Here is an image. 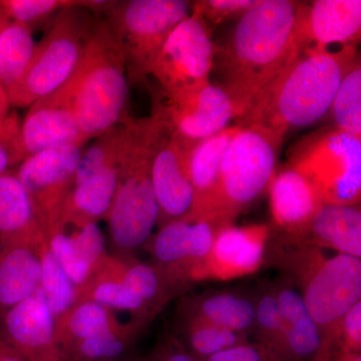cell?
<instances>
[{
	"label": "cell",
	"instance_id": "3957f363",
	"mask_svg": "<svg viewBox=\"0 0 361 361\" xmlns=\"http://www.w3.org/2000/svg\"><path fill=\"white\" fill-rule=\"evenodd\" d=\"M66 84L87 142L129 116L130 82L127 66L104 18L97 16L82 58Z\"/></svg>",
	"mask_w": 361,
	"mask_h": 361
},
{
	"label": "cell",
	"instance_id": "bcb514c9",
	"mask_svg": "<svg viewBox=\"0 0 361 361\" xmlns=\"http://www.w3.org/2000/svg\"><path fill=\"white\" fill-rule=\"evenodd\" d=\"M11 109L6 92L0 87V118L8 115L11 113Z\"/></svg>",
	"mask_w": 361,
	"mask_h": 361
},
{
	"label": "cell",
	"instance_id": "5bb4252c",
	"mask_svg": "<svg viewBox=\"0 0 361 361\" xmlns=\"http://www.w3.org/2000/svg\"><path fill=\"white\" fill-rule=\"evenodd\" d=\"M270 230L265 225H226L216 235L208 257L192 271L194 277L231 280L253 274L264 261Z\"/></svg>",
	"mask_w": 361,
	"mask_h": 361
},
{
	"label": "cell",
	"instance_id": "74e56055",
	"mask_svg": "<svg viewBox=\"0 0 361 361\" xmlns=\"http://www.w3.org/2000/svg\"><path fill=\"white\" fill-rule=\"evenodd\" d=\"M125 348V342L111 330H108L80 341L78 353L82 360L87 361L111 360L122 355Z\"/></svg>",
	"mask_w": 361,
	"mask_h": 361
},
{
	"label": "cell",
	"instance_id": "603a6c76",
	"mask_svg": "<svg viewBox=\"0 0 361 361\" xmlns=\"http://www.w3.org/2000/svg\"><path fill=\"white\" fill-rule=\"evenodd\" d=\"M42 263L23 247H7L0 252V306H11L37 291Z\"/></svg>",
	"mask_w": 361,
	"mask_h": 361
},
{
	"label": "cell",
	"instance_id": "ac0fdd59",
	"mask_svg": "<svg viewBox=\"0 0 361 361\" xmlns=\"http://www.w3.org/2000/svg\"><path fill=\"white\" fill-rule=\"evenodd\" d=\"M268 190L273 222L290 236L300 234L323 205L310 180L286 165L276 171Z\"/></svg>",
	"mask_w": 361,
	"mask_h": 361
},
{
	"label": "cell",
	"instance_id": "5b68a950",
	"mask_svg": "<svg viewBox=\"0 0 361 361\" xmlns=\"http://www.w3.org/2000/svg\"><path fill=\"white\" fill-rule=\"evenodd\" d=\"M97 16L75 1L52 18L23 77L6 92L11 108L28 109L70 80Z\"/></svg>",
	"mask_w": 361,
	"mask_h": 361
},
{
	"label": "cell",
	"instance_id": "4316f807",
	"mask_svg": "<svg viewBox=\"0 0 361 361\" xmlns=\"http://www.w3.org/2000/svg\"><path fill=\"white\" fill-rule=\"evenodd\" d=\"M35 206L13 172L0 175V239L16 243L18 237L27 232L35 223Z\"/></svg>",
	"mask_w": 361,
	"mask_h": 361
},
{
	"label": "cell",
	"instance_id": "d590c367",
	"mask_svg": "<svg viewBox=\"0 0 361 361\" xmlns=\"http://www.w3.org/2000/svg\"><path fill=\"white\" fill-rule=\"evenodd\" d=\"M51 253L73 284L85 281L90 266L78 255L71 236L58 233L51 239Z\"/></svg>",
	"mask_w": 361,
	"mask_h": 361
},
{
	"label": "cell",
	"instance_id": "e0dca14e",
	"mask_svg": "<svg viewBox=\"0 0 361 361\" xmlns=\"http://www.w3.org/2000/svg\"><path fill=\"white\" fill-rule=\"evenodd\" d=\"M229 224L233 223L216 214L191 212L163 226L154 243V254L168 264L190 261L193 271L208 257L217 233Z\"/></svg>",
	"mask_w": 361,
	"mask_h": 361
},
{
	"label": "cell",
	"instance_id": "9a60e30c",
	"mask_svg": "<svg viewBox=\"0 0 361 361\" xmlns=\"http://www.w3.org/2000/svg\"><path fill=\"white\" fill-rule=\"evenodd\" d=\"M84 147L66 146L44 149L26 157L16 174L35 206L56 212L63 206L68 186L73 185Z\"/></svg>",
	"mask_w": 361,
	"mask_h": 361
},
{
	"label": "cell",
	"instance_id": "277c9868",
	"mask_svg": "<svg viewBox=\"0 0 361 361\" xmlns=\"http://www.w3.org/2000/svg\"><path fill=\"white\" fill-rule=\"evenodd\" d=\"M158 116L137 118V130L118 174L110 212L111 238L123 248L142 245L159 221V206L152 180L157 149L168 132Z\"/></svg>",
	"mask_w": 361,
	"mask_h": 361
},
{
	"label": "cell",
	"instance_id": "484cf974",
	"mask_svg": "<svg viewBox=\"0 0 361 361\" xmlns=\"http://www.w3.org/2000/svg\"><path fill=\"white\" fill-rule=\"evenodd\" d=\"M122 163L102 169L73 186L70 197L63 204L66 212L89 220L109 214L115 198Z\"/></svg>",
	"mask_w": 361,
	"mask_h": 361
},
{
	"label": "cell",
	"instance_id": "f1b7e54d",
	"mask_svg": "<svg viewBox=\"0 0 361 361\" xmlns=\"http://www.w3.org/2000/svg\"><path fill=\"white\" fill-rule=\"evenodd\" d=\"M327 116L331 118L330 126L361 137L360 58L344 75Z\"/></svg>",
	"mask_w": 361,
	"mask_h": 361
},
{
	"label": "cell",
	"instance_id": "8d00e7d4",
	"mask_svg": "<svg viewBox=\"0 0 361 361\" xmlns=\"http://www.w3.org/2000/svg\"><path fill=\"white\" fill-rule=\"evenodd\" d=\"M70 327L71 334L80 341L111 330L104 306L97 302L85 303L78 307L71 316Z\"/></svg>",
	"mask_w": 361,
	"mask_h": 361
},
{
	"label": "cell",
	"instance_id": "f6af8a7d",
	"mask_svg": "<svg viewBox=\"0 0 361 361\" xmlns=\"http://www.w3.org/2000/svg\"><path fill=\"white\" fill-rule=\"evenodd\" d=\"M334 355V348L329 343L323 342L322 348L318 351L317 355L315 356L312 361H331L332 356Z\"/></svg>",
	"mask_w": 361,
	"mask_h": 361
},
{
	"label": "cell",
	"instance_id": "c3c4849f",
	"mask_svg": "<svg viewBox=\"0 0 361 361\" xmlns=\"http://www.w3.org/2000/svg\"><path fill=\"white\" fill-rule=\"evenodd\" d=\"M0 361H23L18 355H11L6 351H0Z\"/></svg>",
	"mask_w": 361,
	"mask_h": 361
},
{
	"label": "cell",
	"instance_id": "b9f144b4",
	"mask_svg": "<svg viewBox=\"0 0 361 361\" xmlns=\"http://www.w3.org/2000/svg\"><path fill=\"white\" fill-rule=\"evenodd\" d=\"M122 283L142 301L153 298L159 289L157 273L151 266L147 264H137L130 268Z\"/></svg>",
	"mask_w": 361,
	"mask_h": 361
},
{
	"label": "cell",
	"instance_id": "d6986e66",
	"mask_svg": "<svg viewBox=\"0 0 361 361\" xmlns=\"http://www.w3.org/2000/svg\"><path fill=\"white\" fill-rule=\"evenodd\" d=\"M240 126L231 125L217 134L186 147L188 173L195 192L192 212L216 214L221 165L226 149Z\"/></svg>",
	"mask_w": 361,
	"mask_h": 361
},
{
	"label": "cell",
	"instance_id": "ab89813d",
	"mask_svg": "<svg viewBox=\"0 0 361 361\" xmlns=\"http://www.w3.org/2000/svg\"><path fill=\"white\" fill-rule=\"evenodd\" d=\"M78 255L92 267L103 253L104 238L96 222L87 219L75 236H71Z\"/></svg>",
	"mask_w": 361,
	"mask_h": 361
},
{
	"label": "cell",
	"instance_id": "ba28073f",
	"mask_svg": "<svg viewBox=\"0 0 361 361\" xmlns=\"http://www.w3.org/2000/svg\"><path fill=\"white\" fill-rule=\"evenodd\" d=\"M191 13L186 0L113 1L104 18L122 49L130 82L147 80L169 35Z\"/></svg>",
	"mask_w": 361,
	"mask_h": 361
},
{
	"label": "cell",
	"instance_id": "8992f818",
	"mask_svg": "<svg viewBox=\"0 0 361 361\" xmlns=\"http://www.w3.org/2000/svg\"><path fill=\"white\" fill-rule=\"evenodd\" d=\"M286 166L310 180L323 204L360 205L361 137L322 128L292 147Z\"/></svg>",
	"mask_w": 361,
	"mask_h": 361
},
{
	"label": "cell",
	"instance_id": "6da1fadb",
	"mask_svg": "<svg viewBox=\"0 0 361 361\" xmlns=\"http://www.w3.org/2000/svg\"><path fill=\"white\" fill-rule=\"evenodd\" d=\"M360 59L357 47L308 51L294 56L258 90L236 118V125L257 126L285 137L329 115L342 80Z\"/></svg>",
	"mask_w": 361,
	"mask_h": 361
},
{
	"label": "cell",
	"instance_id": "f546056e",
	"mask_svg": "<svg viewBox=\"0 0 361 361\" xmlns=\"http://www.w3.org/2000/svg\"><path fill=\"white\" fill-rule=\"evenodd\" d=\"M253 331L257 343L278 360L283 361L286 323L273 288L265 290L256 299Z\"/></svg>",
	"mask_w": 361,
	"mask_h": 361
},
{
	"label": "cell",
	"instance_id": "d6a6232c",
	"mask_svg": "<svg viewBox=\"0 0 361 361\" xmlns=\"http://www.w3.org/2000/svg\"><path fill=\"white\" fill-rule=\"evenodd\" d=\"M75 4L73 0H0V9L11 23L33 30Z\"/></svg>",
	"mask_w": 361,
	"mask_h": 361
},
{
	"label": "cell",
	"instance_id": "9c48e42d",
	"mask_svg": "<svg viewBox=\"0 0 361 361\" xmlns=\"http://www.w3.org/2000/svg\"><path fill=\"white\" fill-rule=\"evenodd\" d=\"M216 44L212 30L192 11L176 26L149 70L161 90L168 94L191 89L210 80Z\"/></svg>",
	"mask_w": 361,
	"mask_h": 361
},
{
	"label": "cell",
	"instance_id": "ee69618b",
	"mask_svg": "<svg viewBox=\"0 0 361 361\" xmlns=\"http://www.w3.org/2000/svg\"><path fill=\"white\" fill-rule=\"evenodd\" d=\"M154 361H196L189 351L184 349L168 348L157 356Z\"/></svg>",
	"mask_w": 361,
	"mask_h": 361
},
{
	"label": "cell",
	"instance_id": "7bdbcfd3",
	"mask_svg": "<svg viewBox=\"0 0 361 361\" xmlns=\"http://www.w3.org/2000/svg\"><path fill=\"white\" fill-rule=\"evenodd\" d=\"M196 361H279L263 346L255 342H246L234 348L226 349L210 357Z\"/></svg>",
	"mask_w": 361,
	"mask_h": 361
},
{
	"label": "cell",
	"instance_id": "7dc6e473",
	"mask_svg": "<svg viewBox=\"0 0 361 361\" xmlns=\"http://www.w3.org/2000/svg\"><path fill=\"white\" fill-rule=\"evenodd\" d=\"M331 361H361L360 353H345L334 351Z\"/></svg>",
	"mask_w": 361,
	"mask_h": 361
},
{
	"label": "cell",
	"instance_id": "836d02e7",
	"mask_svg": "<svg viewBox=\"0 0 361 361\" xmlns=\"http://www.w3.org/2000/svg\"><path fill=\"white\" fill-rule=\"evenodd\" d=\"M20 125L21 121L16 111L0 118V175L13 172L25 160Z\"/></svg>",
	"mask_w": 361,
	"mask_h": 361
},
{
	"label": "cell",
	"instance_id": "4fadbf2b",
	"mask_svg": "<svg viewBox=\"0 0 361 361\" xmlns=\"http://www.w3.org/2000/svg\"><path fill=\"white\" fill-rule=\"evenodd\" d=\"M20 139L25 158L44 149L85 147L87 142L80 129L66 82L28 108L21 122Z\"/></svg>",
	"mask_w": 361,
	"mask_h": 361
},
{
	"label": "cell",
	"instance_id": "7402d4cb",
	"mask_svg": "<svg viewBox=\"0 0 361 361\" xmlns=\"http://www.w3.org/2000/svg\"><path fill=\"white\" fill-rule=\"evenodd\" d=\"M7 336L28 356L42 355L54 336L52 312L39 288L25 300L11 306L4 317Z\"/></svg>",
	"mask_w": 361,
	"mask_h": 361
},
{
	"label": "cell",
	"instance_id": "1f68e13d",
	"mask_svg": "<svg viewBox=\"0 0 361 361\" xmlns=\"http://www.w3.org/2000/svg\"><path fill=\"white\" fill-rule=\"evenodd\" d=\"M42 294L52 313H61L68 310L75 298L73 281L59 264L51 252H47L42 262Z\"/></svg>",
	"mask_w": 361,
	"mask_h": 361
},
{
	"label": "cell",
	"instance_id": "7c38bea8",
	"mask_svg": "<svg viewBox=\"0 0 361 361\" xmlns=\"http://www.w3.org/2000/svg\"><path fill=\"white\" fill-rule=\"evenodd\" d=\"M360 32V0L301 1L292 51L298 56L308 49L330 51L331 45H339V49L357 47Z\"/></svg>",
	"mask_w": 361,
	"mask_h": 361
},
{
	"label": "cell",
	"instance_id": "ffe728a7",
	"mask_svg": "<svg viewBox=\"0 0 361 361\" xmlns=\"http://www.w3.org/2000/svg\"><path fill=\"white\" fill-rule=\"evenodd\" d=\"M292 238L338 254L361 257L360 205L323 204L303 231Z\"/></svg>",
	"mask_w": 361,
	"mask_h": 361
},
{
	"label": "cell",
	"instance_id": "e575fe53",
	"mask_svg": "<svg viewBox=\"0 0 361 361\" xmlns=\"http://www.w3.org/2000/svg\"><path fill=\"white\" fill-rule=\"evenodd\" d=\"M255 2L256 0H198L192 1V11L211 27L238 20Z\"/></svg>",
	"mask_w": 361,
	"mask_h": 361
},
{
	"label": "cell",
	"instance_id": "83f0119b",
	"mask_svg": "<svg viewBox=\"0 0 361 361\" xmlns=\"http://www.w3.org/2000/svg\"><path fill=\"white\" fill-rule=\"evenodd\" d=\"M32 32L28 26L16 23L0 32V87L6 92L23 77L32 61L37 45Z\"/></svg>",
	"mask_w": 361,
	"mask_h": 361
},
{
	"label": "cell",
	"instance_id": "60d3db41",
	"mask_svg": "<svg viewBox=\"0 0 361 361\" xmlns=\"http://www.w3.org/2000/svg\"><path fill=\"white\" fill-rule=\"evenodd\" d=\"M94 300L102 306L118 310H135L142 307L144 301L133 293L121 282H106L101 284L94 291Z\"/></svg>",
	"mask_w": 361,
	"mask_h": 361
},
{
	"label": "cell",
	"instance_id": "4dcf8cb0",
	"mask_svg": "<svg viewBox=\"0 0 361 361\" xmlns=\"http://www.w3.org/2000/svg\"><path fill=\"white\" fill-rule=\"evenodd\" d=\"M190 355L195 360H204L216 353L249 342L247 334L204 322L198 318H191L187 334Z\"/></svg>",
	"mask_w": 361,
	"mask_h": 361
},
{
	"label": "cell",
	"instance_id": "30bf717a",
	"mask_svg": "<svg viewBox=\"0 0 361 361\" xmlns=\"http://www.w3.org/2000/svg\"><path fill=\"white\" fill-rule=\"evenodd\" d=\"M154 103L153 114L186 147L217 134L237 118L231 97L211 80L172 94L161 90Z\"/></svg>",
	"mask_w": 361,
	"mask_h": 361
},
{
	"label": "cell",
	"instance_id": "cb8c5ba5",
	"mask_svg": "<svg viewBox=\"0 0 361 361\" xmlns=\"http://www.w3.org/2000/svg\"><path fill=\"white\" fill-rule=\"evenodd\" d=\"M255 313L254 299L237 292L221 291L200 297L191 318L247 334L253 330Z\"/></svg>",
	"mask_w": 361,
	"mask_h": 361
},
{
	"label": "cell",
	"instance_id": "d4e9b609",
	"mask_svg": "<svg viewBox=\"0 0 361 361\" xmlns=\"http://www.w3.org/2000/svg\"><path fill=\"white\" fill-rule=\"evenodd\" d=\"M137 123V118L128 116L94 139L87 149H82L73 178V186L96 174L102 169L123 161L134 140Z\"/></svg>",
	"mask_w": 361,
	"mask_h": 361
},
{
	"label": "cell",
	"instance_id": "2e32d148",
	"mask_svg": "<svg viewBox=\"0 0 361 361\" xmlns=\"http://www.w3.org/2000/svg\"><path fill=\"white\" fill-rule=\"evenodd\" d=\"M152 180L159 206V220L167 222L193 211L195 192L188 173L186 147L169 129L159 145Z\"/></svg>",
	"mask_w": 361,
	"mask_h": 361
},
{
	"label": "cell",
	"instance_id": "681fc988",
	"mask_svg": "<svg viewBox=\"0 0 361 361\" xmlns=\"http://www.w3.org/2000/svg\"><path fill=\"white\" fill-rule=\"evenodd\" d=\"M11 23V21L8 20V18H6V14L2 13L1 9H0V32H1L2 30H4V27L8 23Z\"/></svg>",
	"mask_w": 361,
	"mask_h": 361
},
{
	"label": "cell",
	"instance_id": "7a4b0ae2",
	"mask_svg": "<svg viewBox=\"0 0 361 361\" xmlns=\"http://www.w3.org/2000/svg\"><path fill=\"white\" fill-rule=\"evenodd\" d=\"M301 1L256 0L222 44H216L213 71L231 97L237 118L252 97L295 54L292 35Z\"/></svg>",
	"mask_w": 361,
	"mask_h": 361
},
{
	"label": "cell",
	"instance_id": "52a82bcc",
	"mask_svg": "<svg viewBox=\"0 0 361 361\" xmlns=\"http://www.w3.org/2000/svg\"><path fill=\"white\" fill-rule=\"evenodd\" d=\"M283 142V137L257 126L240 127L221 165L218 215L233 223L268 190Z\"/></svg>",
	"mask_w": 361,
	"mask_h": 361
},
{
	"label": "cell",
	"instance_id": "f35d334b",
	"mask_svg": "<svg viewBox=\"0 0 361 361\" xmlns=\"http://www.w3.org/2000/svg\"><path fill=\"white\" fill-rule=\"evenodd\" d=\"M339 353H360L361 301L351 307L341 318L336 336Z\"/></svg>",
	"mask_w": 361,
	"mask_h": 361
},
{
	"label": "cell",
	"instance_id": "44dd1931",
	"mask_svg": "<svg viewBox=\"0 0 361 361\" xmlns=\"http://www.w3.org/2000/svg\"><path fill=\"white\" fill-rule=\"evenodd\" d=\"M286 323L283 361H312L322 345V334L304 302L302 293L282 281L273 288Z\"/></svg>",
	"mask_w": 361,
	"mask_h": 361
},
{
	"label": "cell",
	"instance_id": "8fae6325",
	"mask_svg": "<svg viewBox=\"0 0 361 361\" xmlns=\"http://www.w3.org/2000/svg\"><path fill=\"white\" fill-rule=\"evenodd\" d=\"M302 286L304 302L322 331V341L336 346L341 318L360 301V258L338 253L325 257Z\"/></svg>",
	"mask_w": 361,
	"mask_h": 361
}]
</instances>
